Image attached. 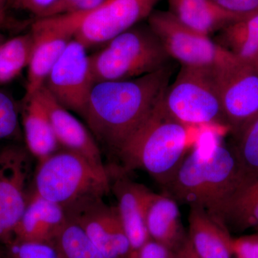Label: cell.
Listing matches in <instances>:
<instances>
[{
  "label": "cell",
  "mask_w": 258,
  "mask_h": 258,
  "mask_svg": "<svg viewBox=\"0 0 258 258\" xmlns=\"http://www.w3.org/2000/svg\"><path fill=\"white\" fill-rule=\"evenodd\" d=\"M173 71L169 63L137 79L95 83L83 119L98 143L116 154L161 99Z\"/></svg>",
  "instance_id": "obj_1"
},
{
  "label": "cell",
  "mask_w": 258,
  "mask_h": 258,
  "mask_svg": "<svg viewBox=\"0 0 258 258\" xmlns=\"http://www.w3.org/2000/svg\"><path fill=\"white\" fill-rule=\"evenodd\" d=\"M160 101L115 154L125 172L141 169L165 187L184 160L187 132L164 111Z\"/></svg>",
  "instance_id": "obj_2"
},
{
  "label": "cell",
  "mask_w": 258,
  "mask_h": 258,
  "mask_svg": "<svg viewBox=\"0 0 258 258\" xmlns=\"http://www.w3.org/2000/svg\"><path fill=\"white\" fill-rule=\"evenodd\" d=\"M238 161L232 149L221 144L195 148L184 160L171 182L169 196L190 206L210 212L241 181Z\"/></svg>",
  "instance_id": "obj_3"
},
{
  "label": "cell",
  "mask_w": 258,
  "mask_h": 258,
  "mask_svg": "<svg viewBox=\"0 0 258 258\" xmlns=\"http://www.w3.org/2000/svg\"><path fill=\"white\" fill-rule=\"evenodd\" d=\"M33 190L66 209L85 199L108 195L109 169L98 167L80 154L61 148L37 161Z\"/></svg>",
  "instance_id": "obj_4"
},
{
  "label": "cell",
  "mask_w": 258,
  "mask_h": 258,
  "mask_svg": "<svg viewBox=\"0 0 258 258\" xmlns=\"http://www.w3.org/2000/svg\"><path fill=\"white\" fill-rule=\"evenodd\" d=\"M170 59L149 25L132 27L90 55L95 83L142 77L170 63Z\"/></svg>",
  "instance_id": "obj_5"
},
{
  "label": "cell",
  "mask_w": 258,
  "mask_h": 258,
  "mask_svg": "<svg viewBox=\"0 0 258 258\" xmlns=\"http://www.w3.org/2000/svg\"><path fill=\"white\" fill-rule=\"evenodd\" d=\"M160 103L169 116L185 126L225 123L215 70L181 66Z\"/></svg>",
  "instance_id": "obj_6"
},
{
  "label": "cell",
  "mask_w": 258,
  "mask_h": 258,
  "mask_svg": "<svg viewBox=\"0 0 258 258\" xmlns=\"http://www.w3.org/2000/svg\"><path fill=\"white\" fill-rule=\"evenodd\" d=\"M148 18V25L160 40L168 55L181 66L217 70L238 60L210 36L180 23L170 12L153 11Z\"/></svg>",
  "instance_id": "obj_7"
},
{
  "label": "cell",
  "mask_w": 258,
  "mask_h": 258,
  "mask_svg": "<svg viewBox=\"0 0 258 258\" xmlns=\"http://www.w3.org/2000/svg\"><path fill=\"white\" fill-rule=\"evenodd\" d=\"M34 159L19 144L0 149V244L13 238L33 191Z\"/></svg>",
  "instance_id": "obj_8"
},
{
  "label": "cell",
  "mask_w": 258,
  "mask_h": 258,
  "mask_svg": "<svg viewBox=\"0 0 258 258\" xmlns=\"http://www.w3.org/2000/svg\"><path fill=\"white\" fill-rule=\"evenodd\" d=\"M86 15L38 18L34 22L30 30L33 37V50L28 67L23 98L33 96L44 86L51 70L76 37Z\"/></svg>",
  "instance_id": "obj_9"
},
{
  "label": "cell",
  "mask_w": 258,
  "mask_h": 258,
  "mask_svg": "<svg viewBox=\"0 0 258 258\" xmlns=\"http://www.w3.org/2000/svg\"><path fill=\"white\" fill-rule=\"evenodd\" d=\"M94 85L87 48L74 38L51 70L44 86L61 106L83 118Z\"/></svg>",
  "instance_id": "obj_10"
},
{
  "label": "cell",
  "mask_w": 258,
  "mask_h": 258,
  "mask_svg": "<svg viewBox=\"0 0 258 258\" xmlns=\"http://www.w3.org/2000/svg\"><path fill=\"white\" fill-rule=\"evenodd\" d=\"M215 74L225 123L237 135L258 117V64L237 60Z\"/></svg>",
  "instance_id": "obj_11"
},
{
  "label": "cell",
  "mask_w": 258,
  "mask_h": 258,
  "mask_svg": "<svg viewBox=\"0 0 258 258\" xmlns=\"http://www.w3.org/2000/svg\"><path fill=\"white\" fill-rule=\"evenodd\" d=\"M101 197L85 199L64 209L66 215L81 226L106 258H129L130 245L116 207Z\"/></svg>",
  "instance_id": "obj_12"
},
{
  "label": "cell",
  "mask_w": 258,
  "mask_h": 258,
  "mask_svg": "<svg viewBox=\"0 0 258 258\" xmlns=\"http://www.w3.org/2000/svg\"><path fill=\"white\" fill-rule=\"evenodd\" d=\"M159 0H106L83 19L75 38L86 48L104 45L137 25Z\"/></svg>",
  "instance_id": "obj_13"
},
{
  "label": "cell",
  "mask_w": 258,
  "mask_h": 258,
  "mask_svg": "<svg viewBox=\"0 0 258 258\" xmlns=\"http://www.w3.org/2000/svg\"><path fill=\"white\" fill-rule=\"evenodd\" d=\"M111 191L116 200L117 211L130 245L129 258H137L150 240L146 225L147 203L152 191L136 182L123 169H109Z\"/></svg>",
  "instance_id": "obj_14"
},
{
  "label": "cell",
  "mask_w": 258,
  "mask_h": 258,
  "mask_svg": "<svg viewBox=\"0 0 258 258\" xmlns=\"http://www.w3.org/2000/svg\"><path fill=\"white\" fill-rule=\"evenodd\" d=\"M35 94L46 109L61 148L80 154L98 167L106 169L99 144L89 128L72 112L61 106L45 86Z\"/></svg>",
  "instance_id": "obj_15"
},
{
  "label": "cell",
  "mask_w": 258,
  "mask_h": 258,
  "mask_svg": "<svg viewBox=\"0 0 258 258\" xmlns=\"http://www.w3.org/2000/svg\"><path fill=\"white\" fill-rule=\"evenodd\" d=\"M208 212L229 233L258 230V179L241 180Z\"/></svg>",
  "instance_id": "obj_16"
},
{
  "label": "cell",
  "mask_w": 258,
  "mask_h": 258,
  "mask_svg": "<svg viewBox=\"0 0 258 258\" xmlns=\"http://www.w3.org/2000/svg\"><path fill=\"white\" fill-rule=\"evenodd\" d=\"M66 221L67 215L62 206L42 198L33 190L13 237L52 243Z\"/></svg>",
  "instance_id": "obj_17"
},
{
  "label": "cell",
  "mask_w": 258,
  "mask_h": 258,
  "mask_svg": "<svg viewBox=\"0 0 258 258\" xmlns=\"http://www.w3.org/2000/svg\"><path fill=\"white\" fill-rule=\"evenodd\" d=\"M20 116L25 147L37 161L61 149L46 109L37 94L23 98Z\"/></svg>",
  "instance_id": "obj_18"
},
{
  "label": "cell",
  "mask_w": 258,
  "mask_h": 258,
  "mask_svg": "<svg viewBox=\"0 0 258 258\" xmlns=\"http://www.w3.org/2000/svg\"><path fill=\"white\" fill-rule=\"evenodd\" d=\"M146 225L151 240L174 252L187 239L177 202L166 194L151 193L146 212Z\"/></svg>",
  "instance_id": "obj_19"
},
{
  "label": "cell",
  "mask_w": 258,
  "mask_h": 258,
  "mask_svg": "<svg viewBox=\"0 0 258 258\" xmlns=\"http://www.w3.org/2000/svg\"><path fill=\"white\" fill-rule=\"evenodd\" d=\"M188 238L201 258H233L230 233L205 209L190 206Z\"/></svg>",
  "instance_id": "obj_20"
},
{
  "label": "cell",
  "mask_w": 258,
  "mask_h": 258,
  "mask_svg": "<svg viewBox=\"0 0 258 258\" xmlns=\"http://www.w3.org/2000/svg\"><path fill=\"white\" fill-rule=\"evenodd\" d=\"M171 14L183 25L210 36L244 17L227 11L213 0H168Z\"/></svg>",
  "instance_id": "obj_21"
},
{
  "label": "cell",
  "mask_w": 258,
  "mask_h": 258,
  "mask_svg": "<svg viewBox=\"0 0 258 258\" xmlns=\"http://www.w3.org/2000/svg\"><path fill=\"white\" fill-rule=\"evenodd\" d=\"M215 41L238 60L258 63V14L229 24L218 32Z\"/></svg>",
  "instance_id": "obj_22"
},
{
  "label": "cell",
  "mask_w": 258,
  "mask_h": 258,
  "mask_svg": "<svg viewBox=\"0 0 258 258\" xmlns=\"http://www.w3.org/2000/svg\"><path fill=\"white\" fill-rule=\"evenodd\" d=\"M33 50L31 32L0 44V86L17 79L28 67Z\"/></svg>",
  "instance_id": "obj_23"
},
{
  "label": "cell",
  "mask_w": 258,
  "mask_h": 258,
  "mask_svg": "<svg viewBox=\"0 0 258 258\" xmlns=\"http://www.w3.org/2000/svg\"><path fill=\"white\" fill-rule=\"evenodd\" d=\"M52 244L60 258H106L81 226L68 216Z\"/></svg>",
  "instance_id": "obj_24"
},
{
  "label": "cell",
  "mask_w": 258,
  "mask_h": 258,
  "mask_svg": "<svg viewBox=\"0 0 258 258\" xmlns=\"http://www.w3.org/2000/svg\"><path fill=\"white\" fill-rule=\"evenodd\" d=\"M235 153L241 172V180L258 179V117L237 134Z\"/></svg>",
  "instance_id": "obj_25"
},
{
  "label": "cell",
  "mask_w": 258,
  "mask_h": 258,
  "mask_svg": "<svg viewBox=\"0 0 258 258\" xmlns=\"http://www.w3.org/2000/svg\"><path fill=\"white\" fill-rule=\"evenodd\" d=\"M5 258H60L53 244L13 238L1 244Z\"/></svg>",
  "instance_id": "obj_26"
},
{
  "label": "cell",
  "mask_w": 258,
  "mask_h": 258,
  "mask_svg": "<svg viewBox=\"0 0 258 258\" xmlns=\"http://www.w3.org/2000/svg\"><path fill=\"white\" fill-rule=\"evenodd\" d=\"M20 106L8 93L0 91V141L21 137Z\"/></svg>",
  "instance_id": "obj_27"
},
{
  "label": "cell",
  "mask_w": 258,
  "mask_h": 258,
  "mask_svg": "<svg viewBox=\"0 0 258 258\" xmlns=\"http://www.w3.org/2000/svg\"><path fill=\"white\" fill-rule=\"evenodd\" d=\"M105 1L106 0H55L53 4L38 18L66 15L88 14L99 8Z\"/></svg>",
  "instance_id": "obj_28"
},
{
  "label": "cell",
  "mask_w": 258,
  "mask_h": 258,
  "mask_svg": "<svg viewBox=\"0 0 258 258\" xmlns=\"http://www.w3.org/2000/svg\"><path fill=\"white\" fill-rule=\"evenodd\" d=\"M233 258H258V235L233 238Z\"/></svg>",
  "instance_id": "obj_29"
},
{
  "label": "cell",
  "mask_w": 258,
  "mask_h": 258,
  "mask_svg": "<svg viewBox=\"0 0 258 258\" xmlns=\"http://www.w3.org/2000/svg\"><path fill=\"white\" fill-rule=\"evenodd\" d=\"M222 8L239 16L258 14V0H213Z\"/></svg>",
  "instance_id": "obj_30"
},
{
  "label": "cell",
  "mask_w": 258,
  "mask_h": 258,
  "mask_svg": "<svg viewBox=\"0 0 258 258\" xmlns=\"http://www.w3.org/2000/svg\"><path fill=\"white\" fill-rule=\"evenodd\" d=\"M55 0H8V8L23 10L40 18Z\"/></svg>",
  "instance_id": "obj_31"
},
{
  "label": "cell",
  "mask_w": 258,
  "mask_h": 258,
  "mask_svg": "<svg viewBox=\"0 0 258 258\" xmlns=\"http://www.w3.org/2000/svg\"><path fill=\"white\" fill-rule=\"evenodd\" d=\"M137 258H174V252L150 239L139 251Z\"/></svg>",
  "instance_id": "obj_32"
},
{
  "label": "cell",
  "mask_w": 258,
  "mask_h": 258,
  "mask_svg": "<svg viewBox=\"0 0 258 258\" xmlns=\"http://www.w3.org/2000/svg\"><path fill=\"white\" fill-rule=\"evenodd\" d=\"M174 258H201L197 254L192 246L190 243L189 238L181 244L176 250L174 251Z\"/></svg>",
  "instance_id": "obj_33"
},
{
  "label": "cell",
  "mask_w": 258,
  "mask_h": 258,
  "mask_svg": "<svg viewBox=\"0 0 258 258\" xmlns=\"http://www.w3.org/2000/svg\"><path fill=\"white\" fill-rule=\"evenodd\" d=\"M8 0H0V25L5 23L6 20V10Z\"/></svg>",
  "instance_id": "obj_34"
},
{
  "label": "cell",
  "mask_w": 258,
  "mask_h": 258,
  "mask_svg": "<svg viewBox=\"0 0 258 258\" xmlns=\"http://www.w3.org/2000/svg\"><path fill=\"white\" fill-rule=\"evenodd\" d=\"M0 258H5L4 252H3V247H2L1 244H0Z\"/></svg>",
  "instance_id": "obj_35"
},
{
  "label": "cell",
  "mask_w": 258,
  "mask_h": 258,
  "mask_svg": "<svg viewBox=\"0 0 258 258\" xmlns=\"http://www.w3.org/2000/svg\"><path fill=\"white\" fill-rule=\"evenodd\" d=\"M5 40V37L3 36V34L0 33V44H1L2 42H4Z\"/></svg>",
  "instance_id": "obj_36"
},
{
  "label": "cell",
  "mask_w": 258,
  "mask_h": 258,
  "mask_svg": "<svg viewBox=\"0 0 258 258\" xmlns=\"http://www.w3.org/2000/svg\"><path fill=\"white\" fill-rule=\"evenodd\" d=\"M257 64H258V63H257Z\"/></svg>",
  "instance_id": "obj_37"
}]
</instances>
